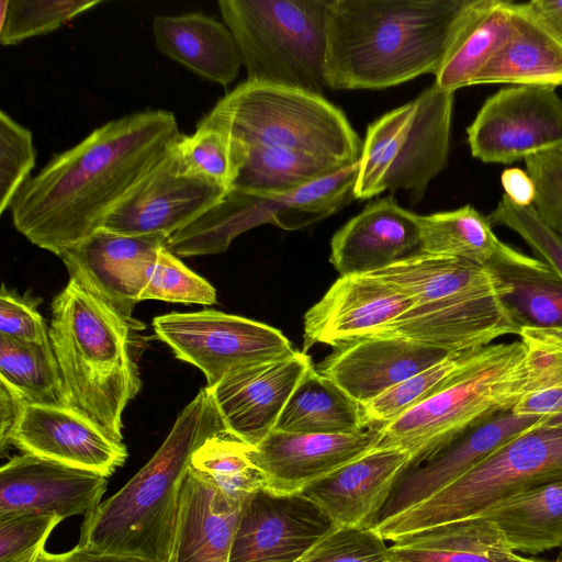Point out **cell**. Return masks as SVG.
Returning <instances> with one entry per match:
<instances>
[{
    "label": "cell",
    "instance_id": "1",
    "mask_svg": "<svg viewBox=\"0 0 562 562\" xmlns=\"http://www.w3.org/2000/svg\"><path fill=\"white\" fill-rule=\"evenodd\" d=\"M181 135L176 115L161 109L102 124L23 184L10 207L14 227L59 257L100 229Z\"/></svg>",
    "mask_w": 562,
    "mask_h": 562
},
{
    "label": "cell",
    "instance_id": "2",
    "mask_svg": "<svg viewBox=\"0 0 562 562\" xmlns=\"http://www.w3.org/2000/svg\"><path fill=\"white\" fill-rule=\"evenodd\" d=\"M465 0H329L325 74L335 90L436 75Z\"/></svg>",
    "mask_w": 562,
    "mask_h": 562
},
{
    "label": "cell",
    "instance_id": "3",
    "mask_svg": "<svg viewBox=\"0 0 562 562\" xmlns=\"http://www.w3.org/2000/svg\"><path fill=\"white\" fill-rule=\"evenodd\" d=\"M145 325L70 279L52 302L49 341L65 407L123 442V412L142 387L135 338Z\"/></svg>",
    "mask_w": 562,
    "mask_h": 562
},
{
    "label": "cell",
    "instance_id": "4",
    "mask_svg": "<svg viewBox=\"0 0 562 562\" xmlns=\"http://www.w3.org/2000/svg\"><path fill=\"white\" fill-rule=\"evenodd\" d=\"M227 431L207 387L179 414L153 458L81 524L79 546L169 562L179 492L194 451Z\"/></svg>",
    "mask_w": 562,
    "mask_h": 562
},
{
    "label": "cell",
    "instance_id": "5",
    "mask_svg": "<svg viewBox=\"0 0 562 562\" xmlns=\"http://www.w3.org/2000/svg\"><path fill=\"white\" fill-rule=\"evenodd\" d=\"M537 390L524 344H491L431 396L385 424L374 449L413 456L437 448L512 411Z\"/></svg>",
    "mask_w": 562,
    "mask_h": 562
},
{
    "label": "cell",
    "instance_id": "6",
    "mask_svg": "<svg viewBox=\"0 0 562 562\" xmlns=\"http://www.w3.org/2000/svg\"><path fill=\"white\" fill-rule=\"evenodd\" d=\"M196 126L218 128L248 146L299 151L344 167L359 161L363 144L345 113L323 95L248 80Z\"/></svg>",
    "mask_w": 562,
    "mask_h": 562
},
{
    "label": "cell",
    "instance_id": "7",
    "mask_svg": "<svg viewBox=\"0 0 562 562\" xmlns=\"http://www.w3.org/2000/svg\"><path fill=\"white\" fill-rule=\"evenodd\" d=\"M247 80L323 94L329 0H220Z\"/></svg>",
    "mask_w": 562,
    "mask_h": 562
},
{
    "label": "cell",
    "instance_id": "8",
    "mask_svg": "<svg viewBox=\"0 0 562 562\" xmlns=\"http://www.w3.org/2000/svg\"><path fill=\"white\" fill-rule=\"evenodd\" d=\"M562 480V426H540L510 440L451 484L376 527L393 542L423 529L483 516L499 504Z\"/></svg>",
    "mask_w": 562,
    "mask_h": 562
},
{
    "label": "cell",
    "instance_id": "9",
    "mask_svg": "<svg viewBox=\"0 0 562 562\" xmlns=\"http://www.w3.org/2000/svg\"><path fill=\"white\" fill-rule=\"evenodd\" d=\"M454 93L435 82L368 126L357 166L355 199L407 192L419 203L449 160Z\"/></svg>",
    "mask_w": 562,
    "mask_h": 562
},
{
    "label": "cell",
    "instance_id": "10",
    "mask_svg": "<svg viewBox=\"0 0 562 562\" xmlns=\"http://www.w3.org/2000/svg\"><path fill=\"white\" fill-rule=\"evenodd\" d=\"M356 165L286 194L229 190L196 220L171 235L166 247L176 256L215 255L241 233L262 224L296 231L326 218L355 199Z\"/></svg>",
    "mask_w": 562,
    "mask_h": 562
},
{
    "label": "cell",
    "instance_id": "11",
    "mask_svg": "<svg viewBox=\"0 0 562 562\" xmlns=\"http://www.w3.org/2000/svg\"><path fill=\"white\" fill-rule=\"evenodd\" d=\"M153 328L178 359L204 373L207 387L234 370L297 351L279 329L215 310L160 315Z\"/></svg>",
    "mask_w": 562,
    "mask_h": 562
},
{
    "label": "cell",
    "instance_id": "12",
    "mask_svg": "<svg viewBox=\"0 0 562 562\" xmlns=\"http://www.w3.org/2000/svg\"><path fill=\"white\" fill-rule=\"evenodd\" d=\"M471 155L512 164L562 148V99L554 88L510 86L490 95L467 128Z\"/></svg>",
    "mask_w": 562,
    "mask_h": 562
},
{
    "label": "cell",
    "instance_id": "13",
    "mask_svg": "<svg viewBox=\"0 0 562 562\" xmlns=\"http://www.w3.org/2000/svg\"><path fill=\"white\" fill-rule=\"evenodd\" d=\"M541 418L505 412L442 446L411 456L364 527L375 529L428 499L510 440L537 428Z\"/></svg>",
    "mask_w": 562,
    "mask_h": 562
},
{
    "label": "cell",
    "instance_id": "14",
    "mask_svg": "<svg viewBox=\"0 0 562 562\" xmlns=\"http://www.w3.org/2000/svg\"><path fill=\"white\" fill-rule=\"evenodd\" d=\"M335 527L301 493L261 486L241 502L228 562H299Z\"/></svg>",
    "mask_w": 562,
    "mask_h": 562
},
{
    "label": "cell",
    "instance_id": "15",
    "mask_svg": "<svg viewBox=\"0 0 562 562\" xmlns=\"http://www.w3.org/2000/svg\"><path fill=\"white\" fill-rule=\"evenodd\" d=\"M226 193L222 187L182 171L173 146L106 216L101 228L168 239L217 204Z\"/></svg>",
    "mask_w": 562,
    "mask_h": 562
},
{
    "label": "cell",
    "instance_id": "16",
    "mask_svg": "<svg viewBox=\"0 0 562 562\" xmlns=\"http://www.w3.org/2000/svg\"><path fill=\"white\" fill-rule=\"evenodd\" d=\"M313 367L304 351L234 370L207 387L226 430L257 447L277 426L301 379Z\"/></svg>",
    "mask_w": 562,
    "mask_h": 562
},
{
    "label": "cell",
    "instance_id": "17",
    "mask_svg": "<svg viewBox=\"0 0 562 562\" xmlns=\"http://www.w3.org/2000/svg\"><path fill=\"white\" fill-rule=\"evenodd\" d=\"M167 238L124 235L100 228L59 257L75 279L127 318L146 286L150 268Z\"/></svg>",
    "mask_w": 562,
    "mask_h": 562
},
{
    "label": "cell",
    "instance_id": "18",
    "mask_svg": "<svg viewBox=\"0 0 562 562\" xmlns=\"http://www.w3.org/2000/svg\"><path fill=\"white\" fill-rule=\"evenodd\" d=\"M106 485L100 473L30 453L15 456L0 469V519L87 516L100 505Z\"/></svg>",
    "mask_w": 562,
    "mask_h": 562
},
{
    "label": "cell",
    "instance_id": "19",
    "mask_svg": "<svg viewBox=\"0 0 562 562\" xmlns=\"http://www.w3.org/2000/svg\"><path fill=\"white\" fill-rule=\"evenodd\" d=\"M403 291L374 274L340 276L304 315L303 351L333 348L379 334L414 306Z\"/></svg>",
    "mask_w": 562,
    "mask_h": 562
},
{
    "label": "cell",
    "instance_id": "20",
    "mask_svg": "<svg viewBox=\"0 0 562 562\" xmlns=\"http://www.w3.org/2000/svg\"><path fill=\"white\" fill-rule=\"evenodd\" d=\"M504 294L475 293L414 305L379 334L450 353L480 349L499 337L518 336L521 330L502 299Z\"/></svg>",
    "mask_w": 562,
    "mask_h": 562
},
{
    "label": "cell",
    "instance_id": "21",
    "mask_svg": "<svg viewBox=\"0 0 562 562\" xmlns=\"http://www.w3.org/2000/svg\"><path fill=\"white\" fill-rule=\"evenodd\" d=\"M384 425L371 424L352 434H292L273 430L247 451L265 475L266 486L278 493H299L374 449Z\"/></svg>",
    "mask_w": 562,
    "mask_h": 562
},
{
    "label": "cell",
    "instance_id": "22",
    "mask_svg": "<svg viewBox=\"0 0 562 562\" xmlns=\"http://www.w3.org/2000/svg\"><path fill=\"white\" fill-rule=\"evenodd\" d=\"M449 353L400 336L376 334L334 347L316 370L363 405Z\"/></svg>",
    "mask_w": 562,
    "mask_h": 562
},
{
    "label": "cell",
    "instance_id": "23",
    "mask_svg": "<svg viewBox=\"0 0 562 562\" xmlns=\"http://www.w3.org/2000/svg\"><path fill=\"white\" fill-rule=\"evenodd\" d=\"M11 446L23 453L106 477L127 458L123 442L109 437L82 414L64 406L27 404Z\"/></svg>",
    "mask_w": 562,
    "mask_h": 562
},
{
    "label": "cell",
    "instance_id": "24",
    "mask_svg": "<svg viewBox=\"0 0 562 562\" xmlns=\"http://www.w3.org/2000/svg\"><path fill=\"white\" fill-rule=\"evenodd\" d=\"M417 217L391 195L369 203L333 236L331 265L340 276L369 274L418 252Z\"/></svg>",
    "mask_w": 562,
    "mask_h": 562
},
{
    "label": "cell",
    "instance_id": "25",
    "mask_svg": "<svg viewBox=\"0 0 562 562\" xmlns=\"http://www.w3.org/2000/svg\"><path fill=\"white\" fill-rule=\"evenodd\" d=\"M240 505L189 465L179 492L169 562H228Z\"/></svg>",
    "mask_w": 562,
    "mask_h": 562
},
{
    "label": "cell",
    "instance_id": "26",
    "mask_svg": "<svg viewBox=\"0 0 562 562\" xmlns=\"http://www.w3.org/2000/svg\"><path fill=\"white\" fill-rule=\"evenodd\" d=\"M409 457L400 449H372L299 493L314 502L336 526H364Z\"/></svg>",
    "mask_w": 562,
    "mask_h": 562
},
{
    "label": "cell",
    "instance_id": "27",
    "mask_svg": "<svg viewBox=\"0 0 562 562\" xmlns=\"http://www.w3.org/2000/svg\"><path fill=\"white\" fill-rule=\"evenodd\" d=\"M153 33L162 55L223 87L236 79L243 65L229 29L202 12L156 15Z\"/></svg>",
    "mask_w": 562,
    "mask_h": 562
},
{
    "label": "cell",
    "instance_id": "28",
    "mask_svg": "<svg viewBox=\"0 0 562 562\" xmlns=\"http://www.w3.org/2000/svg\"><path fill=\"white\" fill-rule=\"evenodd\" d=\"M512 31V1L465 0L454 21L435 83L453 93L472 86Z\"/></svg>",
    "mask_w": 562,
    "mask_h": 562
},
{
    "label": "cell",
    "instance_id": "29",
    "mask_svg": "<svg viewBox=\"0 0 562 562\" xmlns=\"http://www.w3.org/2000/svg\"><path fill=\"white\" fill-rule=\"evenodd\" d=\"M562 86V41L533 12L528 2H513V31L472 86Z\"/></svg>",
    "mask_w": 562,
    "mask_h": 562
},
{
    "label": "cell",
    "instance_id": "30",
    "mask_svg": "<svg viewBox=\"0 0 562 562\" xmlns=\"http://www.w3.org/2000/svg\"><path fill=\"white\" fill-rule=\"evenodd\" d=\"M390 562H527L486 516L463 518L403 536L389 548Z\"/></svg>",
    "mask_w": 562,
    "mask_h": 562
},
{
    "label": "cell",
    "instance_id": "31",
    "mask_svg": "<svg viewBox=\"0 0 562 562\" xmlns=\"http://www.w3.org/2000/svg\"><path fill=\"white\" fill-rule=\"evenodd\" d=\"M369 274H374L396 286L408 295L415 305L467 294L510 292V288L499 282L485 266L422 251Z\"/></svg>",
    "mask_w": 562,
    "mask_h": 562
},
{
    "label": "cell",
    "instance_id": "32",
    "mask_svg": "<svg viewBox=\"0 0 562 562\" xmlns=\"http://www.w3.org/2000/svg\"><path fill=\"white\" fill-rule=\"evenodd\" d=\"M485 267L510 288L502 299L520 327L562 328V278L548 263L502 241Z\"/></svg>",
    "mask_w": 562,
    "mask_h": 562
},
{
    "label": "cell",
    "instance_id": "33",
    "mask_svg": "<svg viewBox=\"0 0 562 562\" xmlns=\"http://www.w3.org/2000/svg\"><path fill=\"white\" fill-rule=\"evenodd\" d=\"M368 426L361 406L313 366L293 391L274 430L292 434H352Z\"/></svg>",
    "mask_w": 562,
    "mask_h": 562
},
{
    "label": "cell",
    "instance_id": "34",
    "mask_svg": "<svg viewBox=\"0 0 562 562\" xmlns=\"http://www.w3.org/2000/svg\"><path fill=\"white\" fill-rule=\"evenodd\" d=\"M514 551L538 554L562 546V480L519 494L485 515Z\"/></svg>",
    "mask_w": 562,
    "mask_h": 562
},
{
    "label": "cell",
    "instance_id": "35",
    "mask_svg": "<svg viewBox=\"0 0 562 562\" xmlns=\"http://www.w3.org/2000/svg\"><path fill=\"white\" fill-rule=\"evenodd\" d=\"M346 167L312 155L246 145V156L231 188L256 194H286Z\"/></svg>",
    "mask_w": 562,
    "mask_h": 562
},
{
    "label": "cell",
    "instance_id": "36",
    "mask_svg": "<svg viewBox=\"0 0 562 562\" xmlns=\"http://www.w3.org/2000/svg\"><path fill=\"white\" fill-rule=\"evenodd\" d=\"M419 251L456 257L485 266L501 240L486 216L468 204L462 207L418 215Z\"/></svg>",
    "mask_w": 562,
    "mask_h": 562
},
{
    "label": "cell",
    "instance_id": "37",
    "mask_svg": "<svg viewBox=\"0 0 562 562\" xmlns=\"http://www.w3.org/2000/svg\"><path fill=\"white\" fill-rule=\"evenodd\" d=\"M0 381L27 404L65 407L60 370L50 341L0 336Z\"/></svg>",
    "mask_w": 562,
    "mask_h": 562
},
{
    "label": "cell",
    "instance_id": "38",
    "mask_svg": "<svg viewBox=\"0 0 562 562\" xmlns=\"http://www.w3.org/2000/svg\"><path fill=\"white\" fill-rule=\"evenodd\" d=\"M250 447L228 431L218 432L194 451L190 468L228 498L241 503L249 493L266 486L263 473L247 456Z\"/></svg>",
    "mask_w": 562,
    "mask_h": 562
},
{
    "label": "cell",
    "instance_id": "39",
    "mask_svg": "<svg viewBox=\"0 0 562 562\" xmlns=\"http://www.w3.org/2000/svg\"><path fill=\"white\" fill-rule=\"evenodd\" d=\"M182 171L231 190L246 156V145L227 133L196 126L175 145Z\"/></svg>",
    "mask_w": 562,
    "mask_h": 562
},
{
    "label": "cell",
    "instance_id": "40",
    "mask_svg": "<svg viewBox=\"0 0 562 562\" xmlns=\"http://www.w3.org/2000/svg\"><path fill=\"white\" fill-rule=\"evenodd\" d=\"M481 349L449 353L441 361L391 387L369 403L360 405L366 425H385L422 403L467 368Z\"/></svg>",
    "mask_w": 562,
    "mask_h": 562
},
{
    "label": "cell",
    "instance_id": "41",
    "mask_svg": "<svg viewBox=\"0 0 562 562\" xmlns=\"http://www.w3.org/2000/svg\"><path fill=\"white\" fill-rule=\"evenodd\" d=\"M100 3V0H2L0 43L15 45L47 34Z\"/></svg>",
    "mask_w": 562,
    "mask_h": 562
},
{
    "label": "cell",
    "instance_id": "42",
    "mask_svg": "<svg viewBox=\"0 0 562 562\" xmlns=\"http://www.w3.org/2000/svg\"><path fill=\"white\" fill-rule=\"evenodd\" d=\"M145 300L212 305L216 303V290L204 278L191 271L165 245L150 268L140 294V301Z\"/></svg>",
    "mask_w": 562,
    "mask_h": 562
},
{
    "label": "cell",
    "instance_id": "43",
    "mask_svg": "<svg viewBox=\"0 0 562 562\" xmlns=\"http://www.w3.org/2000/svg\"><path fill=\"white\" fill-rule=\"evenodd\" d=\"M492 227L503 226L518 234L562 278V235L549 226L533 205L518 206L502 195L486 216Z\"/></svg>",
    "mask_w": 562,
    "mask_h": 562
},
{
    "label": "cell",
    "instance_id": "44",
    "mask_svg": "<svg viewBox=\"0 0 562 562\" xmlns=\"http://www.w3.org/2000/svg\"><path fill=\"white\" fill-rule=\"evenodd\" d=\"M35 148L30 130L0 112V214L11 207L18 192L31 178Z\"/></svg>",
    "mask_w": 562,
    "mask_h": 562
},
{
    "label": "cell",
    "instance_id": "45",
    "mask_svg": "<svg viewBox=\"0 0 562 562\" xmlns=\"http://www.w3.org/2000/svg\"><path fill=\"white\" fill-rule=\"evenodd\" d=\"M380 533L364 526H336L299 562H390Z\"/></svg>",
    "mask_w": 562,
    "mask_h": 562
},
{
    "label": "cell",
    "instance_id": "46",
    "mask_svg": "<svg viewBox=\"0 0 562 562\" xmlns=\"http://www.w3.org/2000/svg\"><path fill=\"white\" fill-rule=\"evenodd\" d=\"M61 519L47 515H19L0 519V562H37Z\"/></svg>",
    "mask_w": 562,
    "mask_h": 562
},
{
    "label": "cell",
    "instance_id": "47",
    "mask_svg": "<svg viewBox=\"0 0 562 562\" xmlns=\"http://www.w3.org/2000/svg\"><path fill=\"white\" fill-rule=\"evenodd\" d=\"M524 161L536 186L533 207L549 226L562 235V151L537 154Z\"/></svg>",
    "mask_w": 562,
    "mask_h": 562
},
{
    "label": "cell",
    "instance_id": "48",
    "mask_svg": "<svg viewBox=\"0 0 562 562\" xmlns=\"http://www.w3.org/2000/svg\"><path fill=\"white\" fill-rule=\"evenodd\" d=\"M41 300L20 295L4 284L0 292V336L32 342L49 341V327L37 311Z\"/></svg>",
    "mask_w": 562,
    "mask_h": 562
},
{
    "label": "cell",
    "instance_id": "49",
    "mask_svg": "<svg viewBox=\"0 0 562 562\" xmlns=\"http://www.w3.org/2000/svg\"><path fill=\"white\" fill-rule=\"evenodd\" d=\"M27 403L10 386L0 381V451L11 446L13 434Z\"/></svg>",
    "mask_w": 562,
    "mask_h": 562
},
{
    "label": "cell",
    "instance_id": "50",
    "mask_svg": "<svg viewBox=\"0 0 562 562\" xmlns=\"http://www.w3.org/2000/svg\"><path fill=\"white\" fill-rule=\"evenodd\" d=\"M501 183L512 203L518 206L533 205L536 200V186L527 171L512 167L501 175Z\"/></svg>",
    "mask_w": 562,
    "mask_h": 562
},
{
    "label": "cell",
    "instance_id": "51",
    "mask_svg": "<svg viewBox=\"0 0 562 562\" xmlns=\"http://www.w3.org/2000/svg\"><path fill=\"white\" fill-rule=\"evenodd\" d=\"M37 562H155L147 559L90 550L77 544L64 553H50L44 550Z\"/></svg>",
    "mask_w": 562,
    "mask_h": 562
},
{
    "label": "cell",
    "instance_id": "52",
    "mask_svg": "<svg viewBox=\"0 0 562 562\" xmlns=\"http://www.w3.org/2000/svg\"><path fill=\"white\" fill-rule=\"evenodd\" d=\"M528 3L533 12L562 41V0H532Z\"/></svg>",
    "mask_w": 562,
    "mask_h": 562
},
{
    "label": "cell",
    "instance_id": "53",
    "mask_svg": "<svg viewBox=\"0 0 562 562\" xmlns=\"http://www.w3.org/2000/svg\"><path fill=\"white\" fill-rule=\"evenodd\" d=\"M540 426H562V409L549 417H542L537 427Z\"/></svg>",
    "mask_w": 562,
    "mask_h": 562
},
{
    "label": "cell",
    "instance_id": "54",
    "mask_svg": "<svg viewBox=\"0 0 562 562\" xmlns=\"http://www.w3.org/2000/svg\"><path fill=\"white\" fill-rule=\"evenodd\" d=\"M527 562H559L558 560L555 561H544V560H532V559H528Z\"/></svg>",
    "mask_w": 562,
    "mask_h": 562
},
{
    "label": "cell",
    "instance_id": "55",
    "mask_svg": "<svg viewBox=\"0 0 562 562\" xmlns=\"http://www.w3.org/2000/svg\"><path fill=\"white\" fill-rule=\"evenodd\" d=\"M557 560H558L559 562H562V551H561V552H560V554L558 555Z\"/></svg>",
    "mask_w": 562,
    "mask_h": 562
},
{
    "label": "cell",
    "instance_id": "56",
    "mask_svg": "<svg viewBox=\"0 0 562 562\" xmlns=\"http://www.w3.org/2000/svg\"><path fill=\"white\" fill-rule=\"evenodd\" d=\"M560 150L562 151V148Z\"/></svg>",
    "mask_w": 562,
    "mask_h": 562
}]
</instances>
